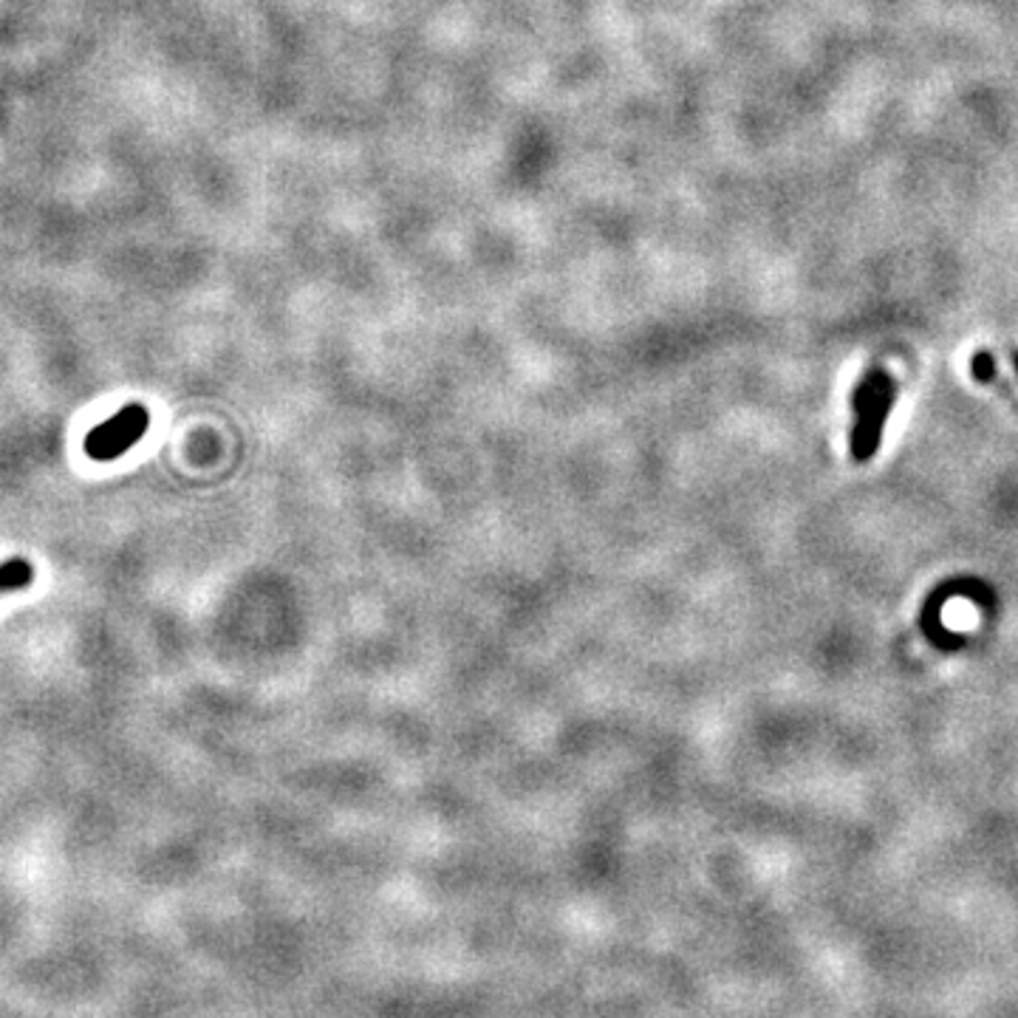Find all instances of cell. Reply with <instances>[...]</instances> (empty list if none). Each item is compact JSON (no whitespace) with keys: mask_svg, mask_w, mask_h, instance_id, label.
<instances>
[{"mask_svg":"<svg viewBox=\"0 0 1018 1018\" xmlns=\"http://www.w3.org/2000/svg\"><path fill=\"white\" fill-rule=\"evenodd\" d=\"M894 394L897 385L885 374L883 369H874L866 374L855 391V430H851V456L858 462L871 459V453L878 450L880 433L889 419V410L894 405Z\"/></svg>","mask_w":1018,"mask_h":1018,"instance_id":"1","label":"cell"},{"mask_svg":"<svg viewBox=\"0 0 1018 1018\" xmlns=\"http://www.w3.org/2000/svg\"><path fill=\"white\" fill-rule=\"evenodd\" d=\"M148 408L139 403H131L120 410L116 416L105 419L102 425H97L86 439V453L94 462H114L120 459L122 453L134 448L139 442L145 430H148Z\"/></svg>","mask_w":1018,"mask_h":1018,"instance_id":"2","label":"cell"},{"mask_svg":"<svg viewBox=\"0 0 1018 1018\" xmlns=\"http://www.w3.org/2000/svg\"><path fill=\"white\" fill-rule=\"evenodd\" d=\"M34 569L32 563L23 561V557H12V561L0 563V595H7V591H21L32 584Z\"/></svg>","mask_w":1018,"mask_h":1018,"instance_id":"3","label":"cell"},{"mask_svg":"<svg viewBox=\"0 0 1018 1018\" xmlns=\"http://www.w3.org/2000/svg\"><path fill=\"white\" fill-rule=\"evenodd\" d=\"M971 369H973V374H976V380H982V382H991L993 376H996V362H993V357L985 354V351L973 357Z\"/></svg>","mask_w":1018,"mask_h":1018,"instance_id":"4","label":"cell"},{"mask_svg":"<svg viewBox=\"0 0 1018 1018\" xmlns=\"http://www.w3.org/2000/svg\"><path fill=\"white\" fill-rule=\"evenodd\" d=\"M1013 369H1016V374H1018V354H1013Z\"/></svg>","mask_w":1018,"mask_h":1018,"instance_id":"5","label":"cell"}]
</instances>
